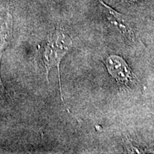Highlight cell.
I'll use <instances>...</instances> for the list:
<instances>
[{"label":"cell","mask_w":154,"mask_h":154,"mask_svg":"<svg viewBox=\"0 0 154 154\" xmlns=\"http://www.w3.org/2000/svg\"><path fill=\"white\" fill-rule=\"evenodd\" d=\"M109 73L117 82L129 87L134 84L136 76L123 58L116 55H111L106 60Z\"/></svg>","instance_id":"obj_2"},{"label":"cell","mask_w":154,"mask_h":154,"mask_svg":"<svg viewBox=\"0 0 154 154\" xmlns=\"http://www.w3.org/2000/svg\"><path fill=\"white\" fill-rule=\"evenodd\" d=\"M131 1H133V2H136V1H138V0H131Z\"/></svg>","instance_id":"obj_4"},{"label":"cell","mask_w":154,"mask_h":154,"mask_svg":"<svg viewBox=\"0 0 154 154\" xmlns=\"http://www.w3.org/2000/svg\"><path fill=\"white\" fill-rule=\"evenodd\" d=\"M99 2L103 7V11L109 22L113 25L128 42L136 41L134 24L128 17L116 11L110 6L106 5L103 0H99Z\"/></svg>","instance_id":"obj_3"},{"label":"cell","mask_w":154,"mask_h":154,"mask_svg":"<svg viewBox=\"0 0 154 154\" xmlns=\"http://www.w3.org/2000/svg\"><path fill=\"white\" fill-rule=\"evenodd\" d=\"M72 47V38L61 28L57 29L53 34H51L47 42H46L44 49H42V61L47 71V76L48 79L49 72L53 67H57L59 73V86L61 101L65 104L63 101L62 90L61 86L60 79V63L61 60Z\"/></svg>","instance_id":"obj_1"}]
</instances>
